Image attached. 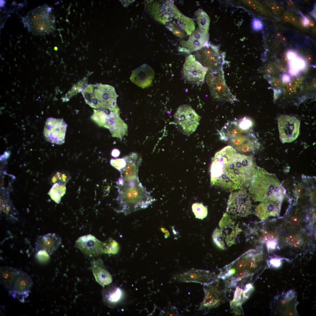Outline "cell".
<instances>
[{
	"label": "cell",
	"instance_id": "obj_1",
	"mask_svg": "<svg viewBox=\"0 0 316 316\" xmlns=\"http://www.w3.org/2000/svg\"><path fill=\"white\" fill-rule=\"evenodd\" d=\"M253 158L226 146L212 159L211 184L230 191L248 186L257 170Z\"/></svg>",
	"mask_w": 316,
	"mask_h": 316
},
{
	"label": "cell",
	"instance_id": "obj_2",
	"mask_svg": "<svg viewBox=\"0 0 316 316\" xmlns=\"http://www.w3.org/2000/svg\"><path fill=\"white\" fill-rule=\"evenodd\" d=\"M262 257L261 252L249 250L221 269L218 278L225 280L228 287H235L260 270Z\"/></svg>",
	"mask_w": 316,
	"mask_h": 316
},
{
	"label": "cell",
	"instance_id": "obj_3",
	"mask_svg": "<svg viewBox=\"0 0 316 316\" xmlns=\"http://www.w3.org/2000/svg\"><path fill=\"white\" fill-rule=\"evenodd\" d=\"M117 187L116 200L119 205L118 211L125 215L145 209L155 200L139 181H124L122 185Z\"/></svg>",
	"mask_w": 316,
	"mask_h": 316
},
{
	"label": "cell",
	"instance_id": "obj_4",
	"mask_svg": "<svg viewBox=\"0 0 316 316\" xmlns=\"http://www.w3.org/2000/svg\"><path fill=\"white\" fill-rule=\"evenodd\" d=\"M219 134L221 140L242 153L253 152L258 146L257 140L250 129L241 127L237 120L228 121Z\"/></svg>",
	"mask_w": 316,
	"mask_h": 316
},
{
	"label": "cell",
	"instance_id": "obj_5",
	"mask_svg": "<svg viewBox=\"0 0 316 316\" xmlns=\"http://www.w3.org/2000/svg\"><path fill=\"white\" fill-rule=\"evenodd\" d=\"M0 283L14 299L24 302L31 292L33 282L26 272L7 266L0 267Z\"/></svg>",
	"mask_w": 316,
	"mask_h": 316
},
{
	"label": "cell",
	"instance_id": "obj_6",
	"mask_svg": "<svg viewBox=\"0 0 316 316\" xmlns=\"http://www.w3.org/2000/svg\"><path fill=\"white\" fill-rule=\"evenodd\" d=\"M270 176L262 169L258 168L252 178L249 188L250 195L256 201L265 199H276L281 195V191L277 181H271Z\"/></svg>",
	"mask_w": 316,
	"mask_h": 316
},
{
	"label": "cell",
	"instance_id": "obj_7",
	"mask_svg": "<svg viewBox=\"0 0 316 316\" xmlns=\"http://www.w3.org/2000/svg\"><path fill=\"white\" fill-rule=\"evenodd\" d=\"M82 92L86 103L92 107L99 109L106 106H116L118 95L111 86L98 83L89 85Z\"/></svg>",
	"mask_w": 316,
	"mask_h": 316
},
{
	"label": "cell",
	"instance_id": "obj_8",
	"mask_svg": "<svg viewBox=\"0 0 316 316\" xmlns=\"http://www.w3.org/2000/svg\"><path fill=\"white\" fill-rule=\"evenodd\" d=\"M51 9L45 4L29 11L25 22L29 31L35 35H41L53 31L55 18Z\"/></svg>",
	"mask_w": 316,
	"mask_h": 316
},
{
	"label": "cell",
	"instance_id": "obj_9",
	"mask_svg": "<svg viewBox=\"0 0 316 316\" xmlns=\"http://www.w3.org/2000/svg\"><path fill=\"white\" fill-rule=\"evenodd\" d=\"M205 78L211 95L214 98L219 101L232 103L237 100L226 83L222 69H208Z\"/></svg>",
	"mask_w": 316,
	"mask_h": 316
},
{
	"label": "cell",
	"instance_id": "obj_10",
	"mask_svg": "<svg viewBox=\"0 0 316 316\" xmlns=\"http://www.w3.org/2000/svg\"><path fill=\"white\" fill-rule=\"evenodd\" d=\"M174 116L176 127L182 133L188 135L195 130L200 118L194 110L188 104L180 106Z\"/></svg>",
	"mask_w": 316,
	"mask_h": 316
},
{
	"label": "cell",
	"instance_id": "obj_11",
	"mask_svg": "<svg viewBox=\"0 0 316 316\" xmlns=\"http://www.w3.org/2000/svg\"><path fill=\"white\" fill-rule=\"evenodd\" d=\"M217 279L212 283L205 284V296L200 309L215 307L223 300L228 285L225 280L223 281V279Z\"/></svg>",
	"mask_w": 316,
	"mask_h": 316
},
{
	"label": "cell",
	"instance_id": "obj_12",
	"mask_svg": "<svg viewBox=\"0 0 316 316\" xmlns=\"http://www.w3.org/2000/svg\"><path fill=\"white\" fill-rule=\"evenodd\" d=\"M298 304L296 292L290 290L275 296L271 303V308L275 315L284 316L298 315Z\"/></svg>",
	"mask_w": 316,
	"mask_h": 316
},
{
	"label": "cell",
	"instance_id": "obj_13",
	"mask_svg": "<svg viewBox=\"0 0 316 316\" xmlns=\"http://www.w3.org/2000/svg\"><path fill=\"white\" fill-rule=\"evenodd\" d=\"M208 68L202 66L191 55L186 59L182 74L183 78L188 83L197 85H202L205 81Z\"/></svg>",
	"mask_w": 316,
	"mask_h": 316
},
{
	"label": "cell",
	"instance_id": "obj_14",
	"mask_svg": "<svg viewBox=\"0 0 316 316\" xmlns=\"http://www.w3.org/2000/svg\"><path fill=\"white\" fill-rule=\"evenodd\" d=\"M224 55L218 47L208 44L197 50L195 56L202 66L209 70H215L222 69Z\"/></svg>",
	"mask_w": 316,
	"mask_h": 316
},
{
	"label": "cell",
	"instance_id": "obj_15",
	"mask_svg": "<svg viewBox=\"0 0 316 316\" xmlns=\"http://www.w3.org/2000/svg\"><path fill=\"white\" fill-rule=\"evenodd\" d=\"M67 125L63 118L52 117L46 120L43 135L47 141L52 143L61 145L65 142Z\"/></svg>",
	"mask_w": 316,
	"mask_h": 316
},
{
	"label": "cell",
	"instance_id": "obj_16",
	"mask_svg": "<svg viewBox=\"0 0 316 316\" xmlns=\"http://www.w3.org/2000/svg\"><path fill=\"white\" fill-rule=\"evenodd\" d=\"M279 138L283 143L290 142L298 137L300 121L294 116L286 115L280 116L278 119Z\"/></svg>",
	"mask_w": 316,
	"mask_h": 316
},
{
	"label": "cell",
	"instance_id": "obj_17",
	"mask_svg": "<svg viewBox=\"0 0 316 316\" xmlns=\"http://www.w3.org/2000/svg\"><path fill=\"white\" fill-rule=\"evenodd\" d=\"M251 202L249 195L245 188L231 193L227 202V211L239 216L244 217L248 213Z\"/></svg>",
	"mask_w": 316,
	"mask_h": 316
},
{
	"label": "cell",
	"instance_id": "obj_18",
	"mask_svg": "<svg viewBox=\"0 0 316 316\" xmlns=\"http://www.w3.org/2000/svg\"><path fill=\"white\" fill-rule=\"evenodd\" d=\"M77 247L86 256L95 257L103 253V243L91 234L80 237L76 241Z\"/></svg>",
	"mask_w": 316,
	"mask_h": 316
},
{
	"label": "cell",
	"instance_id": "obj_19",
	"mask_svg": "<svg viewBox=\"0 0 316 316\" xmlns=\"http://www.w3.org/2000/svg\"><path fill=\"white\" fill-rule=\"evenodd\" d=\"M218 276L209 271L197 269L192 270L176 275L174 278L176 281L198 282L204 284H210L216 280Z\"/></svg>",
	"mask_w": 316,
	"mask_h": 316
},
{
	"label": "cell",
	"instance_id": "obj_20",
	"mask_svg": "<svg viewBox=\"0 0 316 316\" xmlns=\"http://www.w3.org/2000/svg\"><path fill=\"white\" fill-rule=\"evenodd\" d=\"M126 157V165L120 172L121 178L124 181H139L138 173L141 157L135 152L130 153Z\"/></svg>",
	"mask_w": 316,
	"mask_h": 316
},
{
	"label": "cell",
	"instance_id": "obj_21",
	"mask_svg": "<svg viewBox=\"0 0 316 316\" xmlns=\"http://www.w3.org/2000/svg\"><path fill=\"white\" fill-rule=\"evenodd\" d=\"M61 240L59 236L55 233H49L39 236L35 243L36 252L44 250L49 255H51L60 245Z\"/></svg>",
	"mask_w": 316,
	"mask_h": 316
},
{
	"label": "cell",
	"instance_id": "obj_22",
	"mask_svg": "<svg viewBox=\"0 0 316 316\" xmlns=\"http://www.w3.org/2000/svg\"><path fill=\"white\" fill-rule=\"evenodd\" d=\"M91 267L96 280L102 286L104 287L111 282L112 277L105 268L101 259L92 261Z\"/></svg>",
	"mask_w": 316,
	"mask_h": 316
},
{
	"label": "cell",
	"instance_id": "obj_23",
	"mask_svg": "<svg viewBox=\"0 0 316 316\" xmlns=\"http://www.w3.org/2000/svg\"><path fill=\"white\" fill-rule=\"evenodd\" d=\"M287 56L289 61V73L291 75H297L300 71L305 68L306 63L305 60L294 52L288 51Z\"/></svg>",
	"mask_w": 316,
	"mask_h": 316
},
{
	"label": "cell",
	"instance_id": "obj_24",
	"mask_svg": "<svg viewBox=\"0 0 316 316\" xmlns=\"http://www.w3.org/2000/svg\"><path fill=\"white\" fill-rule=\"evenodd\" d=\"M122 292L120 289L116 286H109L104 290L103 292L104 300L107 303L114 304L120 299Z\"/></svg>",
	"mask_w": 316,
	"mask_h": 316
},
{
	"label": "cell",
	"instance_id": "obj_25",
	"mask_svg": "<svg viewBox=\"0 0 316 316\" xmlns=\"http://www.w3.org/2000/svg\"><path fill=\"white\" fill-rule=\"evenodd\" d=\"M66 191L65 185L55 183L52 186L48 194L51 199L56 203H59L62 197Z\"/></svg>",
	"mask_w": 316,
	"mask_h": 316
},
{
	"label": "cell",
	"instance_id": "obj_26",
	"mask_svg": "<svg viewBox=\"0 0 316 316\" xmlns=\"http://www.w3.org/2000/svg\"><path fill=\"white\" fill-rule=\"evenodd\" d=\"M196 18L200 30L208 33L210 19L207 14L202 10L199 9L196 11Z\"/></svg>",
	"mask_w": 316,
	"mask_h": 316
},
{
	"label": "cell",
	"instance_id": "obj_27",
	"mask_svg": "<svg viewBox=\"0 0 316 316\" xmlns=\"http://www.w3.org/2000/svg\"><path fill=\"white\" fill-rule=\"evenodd\" d=\"M119 248L118 243L111 238L103 243V253L115 254L118 252Z\"/></svg>",
	"mask_w": 316,
	"mask_h": 316
},
{
	"label": "cell",
	"instance_id": "obj_28",
	"mask_svg": "<svg viewBox=\"0 0 316 316\" xmlns=\"http://www.w3.org/2000/svg\"><path fill=\"white\" fill-rule=\"evenodd\" d=\"M243 289L239 286L236 287L233 300L230 304L231 308L239 307L244 302L243 299Z\"/></svg>",
	"mask_w": 316,
	"mask_h": 316
},
{
	"label": "cell",
	"instance_id": "obj_29",
	"mask_svg": "<svg viewBox=\"0 0 316 316\" xmlns=\"http://www.w3.org/2000/svg\"><path fill=\"white\" fill-rule=\"evenodd\" d=\"M192 209L196 218L202 219L205 218L207 214V208L202 204L195 203L193 204Z\"/></svg>",
	"mask_w": 316,
	"mask_h": 316
},
{
	"label": "cell",
	"instance_id": "obj_30",
	"mask_svg": "<svg viewBox=\"0 0 316 316\" xmlns=\"http://www.w3.org/2000/svg\"><path fill=\"white\" fill-rule=\"evenodd\" d=\"M70 178L71 177L68 174L63 172H58L53 176L52 181L54 183H58L65 185Z\"/></svg>",
	"mask_w": 316,
	"mask_h": 316
},
{
	"label": "cell",
	"instance_id": "obj_31",
	"mask_svg": "<svg viewBox=\"0 0 316 316\" xmlns=\"http://www.w3.org/2000/svg\"><path fill=\"white\" fill-rule=\"evenodd\" d=\"M110 163L112 166L121 172L126 165V157L122 158L116 159H112L110 160Z\"/></svg>",
	"mask_w": 316,
	"mask_h": 316
},
{
	"label": "cell",
	"instance_id": "obj_32",
	"mask_svg": "<svg viewBox=\"0 0 316 316\" xmlns=\"http://www.w3.org/2000/svg\"><path fill=\"white\" fill-rule=\"evenodd\" d=\"M49 254L44 250H41L36 252L35 257L37 260L41 263H45L49 260Z\"/></svg>",
	"mask_w": 316,
	"mask_h": 316
},
{
	"label": "cell",
	"instance_id": "obj_33",
	"mask_svg": "<svg viewBox=\"0 0 316 316\" xmlns=\"http://www.w3.org/2000/svg\"><path fill=\"white\" fill-rule=\"evenodd\" d=\"M221 236V231L217 229H216L212 235L213 241L219 247L222 249H224V243L220 238Z\"/></svg>",
	"mask_w": 316,
	"mask_h": 316
},
{
	"label": "cell",
	"instance_id": "obj_34",
	"mask_svg": "<svg viewBox=\"0 0 316 316\" xmlns=\"http://www.w3.org/2000/svg\"><path fill=\"white\" fill-rule=\"evenodd\" d=\"M252 27L253 29L256 31L262 30L263 28V22L259 19L254 17L252 20Z\"/></svg>",
	"mask_w": 316,
	"mask_h": 316
},
{
	"label": "cell",
	"instance_id": "obj_35",
	"mask_svg": "<svg viewBox=\"0 0 316 316\" xmlns=\"http://www.w3.org/2000/svg\"><path fill=\"white\" fill-rule=\"evenodd\" d=\"M281 263V259L276 257L272 258L269 261V265L274 268L279 267Z\"/></svg>",
	"mask_w": 316,
	"mask_h": 316
},
{
	"label": "cell",
	"instance_id": "obj_36",
	"mask_svg": "<svg viewBox=\"0 0 316 316\" xmlns=\"http://www.w3.org/2000/svg\"><path fill=\"white\" fill-rule=\"evenodd\" d=\"M277 244V241L276 240L274 239L269 240L267 243V246L268 250L269 249L274 250L275 249Z\"/></svg>",
	"mask_w": 316,
	"mask_h": 316
},
{
	"label": "cell",
	"instance_id": "obj_37",
	"mask_svg": "<svg viewBox=\"0 0 316 316\" xmlns=\"http://www.w3.org/2000/svg\"><path fill=\"white\" fill-rule=\"evenodd\" d=\"M299 13L302 16V18L301 20V23L304 27H307L309 25L310 21L308 18L304 16L302 13L299 11Z\"/></svg>",
	"mask_w": 316,
	"mask_h": 316
},
{
	"label": "cell",
	"instance_id": "obj_38",
	"mask_svg": "<svg viewBox=\"0 0 316 316\" xmlns=\"http://www.w3.org/2000/svg\"><path fill=\"white\" fill-rule=\"evenodd\" d=\"M292 222L294 225H298L300 222V220L298 217L295 216L293 217L292 218Z\"/></svg>",
	"mask_w": 316,
	"mask_h": 316
},
{
	"label": "cell",
	"instance_id": "obj_39",
	"mask_svg": "<svg viewBox=\"0 0 316 316\" xmlns=\"http://www.w3.org/2000/svg\"><path fill=\"white\" fill-rule=\"evenodd\" d=\"M120 154V152L117 149H114L112 150L111 152V155L114 157H117L119 156Z\"/></svg>",
	"mask_w": 316,
	"mask_h": 316
},
{
	"label": "cell",
	"instance_id": "obj_40",
	"mask_svg": "<svg viewBox=\"0 0 316 316\" xmlns=\"http://www.w3.org/2000/svg\"><path fill=\"white\" fill-rule=\"evenodd\" d=\"M282 78L283 81L286 83H288L291 80V78L289 75L286 74L283 75Z\"/></svg>",
	"mask_w": 316,
	"mask_h": 316
},
{
	"label": "cell",
	"instance_id": "obj_41",
	"mask_svg": "<svg viewBox=\"0 0 316 316\" xmlns=\"http://www.w3.org/2000/svg\"><path fill=\"white\" fill-rule=\"evenodd\" d=\"M302 242V240L300 238L296 239L294 241L293 243V245L295 247H298L300 245Z\"/></svg>",
	"mask_w": 316,
	"mask_h": 316
},
{
	"label": "cell",
	"instance_id": "obj_42",
	"mask_svg": "<svg viewBox=\"0 0 316 316\" xmlns=\"http://www.w3.org/2000/svg\"><path fill=\"white\" fill-rule=\"evenodd\" d=\"M273 85L276 87H279L281 86V83L278 79H275L273 82Z\"/></svg>",
	"mask_w": 316,
	"mask_h": 316
},
{
	"label": "cell",
	"instance_id": "obj_43",
	"mask_svg": "<svg viewBox=\"0 0 316 316\" xmlns=\"http://www.w3.org/2000/svg\"><path fill=\"white\" fill-rule=\"evenodd\" d=\"M295 237L293 236H289L288 238V241L291 243H293L296 240Z\"/></svg>",
	"mask_w": 316,
	"mask_h": 316
},
{
	"label": "cell",
	"instance_id": "obj_44",
	"mask_svg": "<svg viewBox=\"0 0 316 316\" xmlns=\"http://www.w3.org/2000/svg\"><path fill=\"white\" fill-rule=\"evenodd\" d=\"M305 59L308 62L310 63L312 61V58L311 55H308L306 56Z\"/></svg>",
	"mask_w": 316,
	"mask_h": 316
},
{
	"label": "cell",
	"instance_id": "obj_45",
	"mask_svg": "<svg viewBox=\"0 0 316 316\" xmlns=\"http://www.w3.org/2000/svg\"><path fill=\"white\" fill-rule=\"evenodd\" d=\"M316 8H314L313 9V11L310 12V14L314 18L316 17Z\"/></svg>",
	"mask_w": 316,
	"mask_h": 316
},
{
	"label": "cell",
	"instance_id": "obj_46",
	"mask_svg": "<svg viewBox=\"0 0 316 316\" xmlns=\"http://www.w3.org/2000/svg\"><path fill=\"white\" fill-rule=\"evenodd\" d=\"M286 89L288 91L290 92H294V91L295 90V89H293V88H292L289 85L287 86Z\"/></svg>",
	"mask_w": 316,
	"mask_h": 316
},
{
	"label": "cell",
	"instance_id": "obj_47",
	"mask_svg": "<svg viewBox=\"0 0 316 316\" xmlns=\"http://www.w3.org/2000/svg\"><path fill=\"white\" fill-rule=\"evenodd\" d=\"M284 20L286 21H289V16L287 14H286L284 15Z\"/></svg>",
	"mask_w": 316,
	"mask_h": 316
},
{
	"label": "cell",
	"instance_id": "obj_48",
	"mask_svg": "<svg viewBox=\"0 0 316 316\" xmlns=\"http://www.w3.org/2000/svg\"><path fill=\"white\" fill-rule=\"evenodd\" d=\"M281 40L283 43L287 41V39L285 36H282L281 38Z\"/></svg>",
	"mask_w": 316,
	"mask_h": 316
},
{
	"label": "cell",
	"instance_id": "obj_49",
	"mask_svg": "<svg viewBox=\"0 0 316 316\" xmlns=\"http://www.w3.org/2000/svg\"><path fill=\"white\" fill-rule=\"evenodd\" d=\"M276 37L278 39L281 38L282 37L281 33L280 32H277L276 35Z\"/></svg>",
	"mask_w": 316,
	"mask_h": 316
},
{
	"label": "cell",
	"instance_id": "obj_50",
	"mask_svg": "<svg viewBox=\"0 0 316 316\" xmlns=\"http://www.w3.org/2000/svg\"><path fill=\"white\" fill-rule=\"evenodd\" d=\"M267 71L269 73H272L273 72V69L271 67H269L267 68Z\"/></svg>",
	"mask_w": 316,
	"mask_h": 316
},
{
	"label": "cell",
	"instance_id": "obj_51",
	"mask_svg": "<svg viewBox=\"0 0 316 316\" xmlns=\"http://www.w3.org/2000/svg\"><path fill=\"white\" fill-rule=\"evenodd\" d=\"M287 4L290 6H292L294 4V2L292 0H288L287 1Z\"/></svg>",
	"mask_w": 316,
	"mask_h": 316
},
{
	"label": "cell",
	"instance_id": "obj_52",
	"mask_svg": "<svg viewBox=\"0 0 316 316\" xmlns=\"http://www.w3.org/2000/svg\"><path fill=\"white\" fill-rule=\"evenodd\" d=\"M289 16V20L292 22H294L295 20L294 18L291 16Z\"/></svg>",
	"mask_w": 316,
	"mask_h": 316
},
{
	"label": "cell",
	"instance_id": "obj_53",
	"mask_svg": "<svg viewBox=\"0 0 316 316\" xmlns=\"http://www.w3.org/2000/svg\"><path fill=\"white\" fill-rule=\"evenodd\" d=\"M314 22L313 21H310L309 25L311 27H313L315 26Z\"/></svg>",
	"mask_w": 316,
	"mask_h": 316
},
{
	"label": "cell",
	"instance_id": "obj_54",
	"mask_svg": "<svg viewBox=\"0 0 316 316\" xmlns=\"http://www.w3.org/2000/svg\"><path fill=\"white\" fill-rule=\"evenodd\" d=\"M270 7L272 10L273 11H275L276 10L275 6L273 4H271L270 5Z\"/></svg>",
	"mask_w": 316,
	"mask_h": 316
},
{
	"label": "cell",
	"instance_id": "obj_55",
	"mask_svg": "<svg viewBox=\"0 0 316 316\" xmlns=\"http://www.w3.org/2000/svg\"><path fill=\"white\" fill-rule=\"evenodd\" d=\"M276 9L278 11H281V8L280 6L279 5H276L275 6Z\"/></svg>",
	"mask_w": 316,
	"mask_h": 316
},
{
	"label": "cell",
	"instance_id": "obj_56",
	"mask_svg": "<svg viewBox=\"0 0 316 316\" xmlns=\"http://www.w3.org/2000/svg\"><path fill=\"white\" fill-rule=\"evenodd\" d=\"M279 68L280 70H281V71H283L284 70V68L282 66H280L279 67Z\"/></svg>",
	"mask_w": 316,
	"mask_h": 316
},
{
	"label": "cell",
	"instance_id": "obj_57",
	"mask_svg": "<svg viewBox=\"0 0 316 316\" xmlns=\"http://www.w3.org/2000/svg\"><path fill=\"white\" fill-rule=\"evenodd\" d=\"M54 49L56 51H57V49H58V48L57 47H55L54 48Z\"/></svg>",
	"mask_w": 316,
	"mask_h": 316
}]
</instances>
